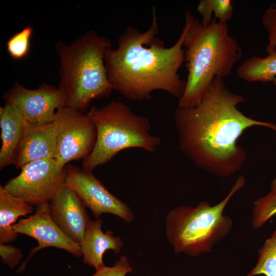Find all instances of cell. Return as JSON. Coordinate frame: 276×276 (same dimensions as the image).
<instances>
[{
	"mask_svg": "<svg viewBox=\"0 0 276 276\" xmlns=\"http://www.w3.org/2000/svg\"><path fill=\"white\" fill-rule=\"evenodd\" d=\"M33 31L32 26H26L11 37L6 42L7 52L14 60L22 59L28 55Z\"/></svg>",
	"mask_w": 276,
	"mask_h": 276,
	"instance_id": "cell-21",
	"label": "cell"
},
{
	"mask_svg": "<svg viewBox=\"0 0 276 276\" xmlns=\"http://www.w3.org/2000/svg\"><path fill=\"white\" fill-rule=\"evenodd\" d=\"M197 11L202 17L201 22L205 25L211 23L213 18L218 21L226 23L233 16L234 5L231 0H200Z\"/></svg>",
	"mask_w": 276,
	"mask_h": 276,
	"instance_id": "cell-18",
	"label": "cell"
},
{
	"mask_svg": "<svg viewBox=\"0 0 276 276\" xmlns=\"http://www.w3.org/2000/svg\"><path fill=\"white\" fill-rule=\"evenodd\" d=\"M56 129L54 160L61 168L72 160L85 159L97 139L95 125L84 112L67 107L60 109L54 121Z\"/></svg>",
	"mask_w": 276,
	"mask_h": 276,
	"instance_id": "cell-8",
	"label": "cell"
},
{
	"mask_svg": "<svg viewBox=\"0 0 276 276\" xmlns=\"http://www.w3.org/2000/svg\"><path fill=\"white\" fill-rule=\"evenodd\" d=\"M5 102L14 105L29 124L53 122L58 111L66 107L65 97L60 89L47 83L36 89L27 88L18 83L6 92Z\"/></svg>",
	"mask_w": 276,
	"mask_h": 276,
	"instance_id": "cell-10",
	"label": "cell"
},
{
	"mask_svg": "<svg viewBox=\"0 0 276 276\" xmlns=\"http://www.w3.org/2000/svg\"><path fill=\"white\" fill-rule=\"evenodd\" d=\"M56 149L54 122L29 124L14 166L21 169L27 164L42 159H54Z\"/></svg>",
	"mask_w": 276,
	"mask_h": 276,
	"instance_id": "cell-14",
	"label": "cell"
},
{
	"mask_svg": "<svg viewBox=\"0 0 276 276\" xmlns=\"http://www.w3.org/2000/svg\"><path fill=\"white\" fill-rule=\"evenodd\" d=\"M236 73L247 82H272L276 78V50L265 57L254 56L246 59L238 66Z\"/></svg>",
	"mask_w": 276,
	"mask_h": 276,
	"instance_id": "cell-17",
	"label": "cell"
},
{
	"mask_svg": "<svg viewBox=\"0 0 276 276\" xmlns=\"http://www.w3.org/2000/svg\"><path fill=\"white\" fill-rule=\"evenodd\" d=\"M34 206L8 192L0 186V243L9 244L18 236L13 228L17 219L34 214Z\"/></svg>",
	"mask_w": 276,
	"mask_h": 276,
	"instance_id": "cell-16",
	"label": "cell"
},
{
	"mask_svg": "<svg viewBox=\"0 0 276 276\" xmlns=\"http://www.w3.org/2000/svg\"><path fill=\"white\" fill-rule=\"evenodd\" d=\"M66 167L65 183L77 194L95 218L110 213L128 223L134 220V215L130 207L112 194L93 172L72 165Z\"/></svg>",
	"mask_w": 276,
	"mask_h": 276,
	"instance_id": "cell-9",
	"label": "cell"
},
{
	"mask_svg": "<svg viewBox=\"0 0 276 276\" xmlns=\"http://www.w3.org/2000/svg\"><path fill=\"white\" fill-rule=\"evenodd\" d=\"M183 39L185 61L188 74L178 107L198 105L215 77L228 76L241 58V48L228 32L227 23L213 18L205 25L187 9Z\"/></svg>",
	"mask_w": 276,
	"mask_h": 276,
	"instance_id": "cell-3",
	"label": "cell"
},
{
	"mask_svg": "<svg viewBox=\"0 0 276 276\" xmlns=\"http://www.w3.org/2000/svg\"><path fill=\"white\" fill-rule=\"evenodd\" d=\"M272 82L273 83V84H274V85L276 86V78L273 80V81H272Z\"/></svg>",
	"mask_w": 276,
	"mask_h": 276,
	"instance_id": "cell-25",
	"label": "cell"
},
{
	"mask_svg": "<svg viewBox=\"0 0 276 276\" xmlns=\"http://www.w3.org/2000/svg\"><path fill=\"white\" fill-rule=\"evenodd\" d=\"M270 192L254 202L251 225L254 229L261 227L276 215V178L270 185Z\"/></svg>",
	"mask_w": 276,
	"mask_h": 276,
	"instance_id": "cell-20",
	"label": "cell"
},
{
	"mask_svg": "<svg viewBox=\"0 0 276 276\" xmlns=\"http://www.w3.org/2000/svg\"><path fill=\"white\" fill-rule=\"evenodd\" d=\"M66 167L61 168L54 159L31 162L4 186L12 195L36 208L49 203L65 183Z\"/></svg>",
	"mask_w": 276,
	"mask_h": 276,
	"instance_id": "cell-7",
	"label": "cell"
},
{
	"mask_svg": "<svg viewBox=\"0 0 276 276\" xmlns=\"http://www.w3.org/2000/svg\"><path fill=\"white\" fill-rule=\"evenodd\" d=\"M49 208L53 220L60 229L80 245L91 220L77 194L64 183L49 202Z\"/></svg>",
	"mask_w": 276,
	"mask_h": 276,
	"instance_id": "cell-12",
	"label": "cell"
},
{
	"mask_svg": "<svg viewBox=\"0 0 276 276\" xmlns=\"http://www.w3.org/2000/svg\"><path fill=\"white\" fill-rule=\"evenodd\" d=\"M275 131V132H276V130Z\"/></svg>",
	"mask_w": 276,
	"mask_h": 276,
	"instance_id": "cell-26",
	"label": "cell"
},
{
	"mask_svg": "<svg viewBox=\"0 0 276 276\" xmlns=\"http://www.w3.org/2000/svg\"><path fill=\"white\" fill-rule=\"evenodd\" d=\"M245 184L239 176L229 193L220 202L208 201L196 206H179L171 210L165 219L166 237L175 254L192 257L210 252L214 246L228 235L233 221L224 210L233 196Z\"/></svg>",
	"mask_w": 276,
	"mask_h": 276,
	"instance_id": "cell-5",
	"label": "cell"
},
{
	"mask_svg": "<svg viewBox=\"0 0 276 276\" xmlns=\"http://www.w3.org/2000/svg\"><path fill=\"white\" fill-rule=\"evenodd\" d=\"M276 276V230L258 250L257 263L247 276Z\"/></svg>",
	"mask_w": 276,
	"mask_h": 276,
	"instance_id": "cell-19",
	"label": "cell"
},
{
	"mask_svg": "<svg viewBox=\"0 0 276 276\" xmlns=\"http://www.w3.org/2000/svg\"><path fill=\"white\" fill-rule=\"evenodd\" d=\"M246 101L231 91L223 79L215 77L200 103L177 107L174 122L181 150L199 168L219 177L235 174L243 165L245 150L238 144L243 132L254 126L276 130V125L244 114L237 105Z\"/></svg>",
	"mask_w": 276,
	"mask_h": 276,
	"instance_id": "cell-1",
	"label": "cell"
},
{
	"mask_svg": "<svg viewBox=\"0 0 276 276\" xmlns=\"http://www.w3.org/2000/svg\"><path fill=\"white\" fill-rule=\"evenodd\" d=\"M55 50L59 57L58 88L64 94L66 107L84 112L94 99L109 96L104 57L111 41L89 30L66 45L59 41Z\"/></svg>",
	"mask_w": 276,
	"mask_h": 276,
	"instance_id": "cell-4",
	"label": "cell"
},
{
	"mask_svg": "<svg viewBox=\"0 0 276 276\" xmlns=\"http://www.w3.org/2000/svg\"><path fill=\"white\" fill-rule=\"evenodd\" d=\"M29 123L13 104L0 107V169L14 165Z\"/></svg>",
	"mask_w": 276,
	"mask_h": 276,
	"instance_id": "cell-13",
	"label": "cell"
},
{
	"mask_svg": "<svg viewBox=\"0 0 276 276\" xmlns=\"http://www.w3.org/2000/svg\"><path fill=\"white\" fill-rule=\"evenodd\" d=\"M102 224L100 219L90 220L80 245L83 262L94 267L96 271L105 266L103 256L106 250H111L114 254H118L123 246L120 237L114 236L110 230L105 233L102 231Z\"/></svg>",
	"mask_w": 276,
	"mask_h": 276,
	"instance_id": "cell-15",
	"label": "cell"
},
{
	"mask_svg": "<svg viewBox=\"0 0 276 276\" xmlns=\"http://www.w3.org/2000/svg\"><path fill=\"white\" fill-rule=\"evenodd\" d=\"M18 234L35 239L38 245L33 248L27 258L15 271L24 272L32 257L41 249L53 247L65 250L75 257L82 256L80 246L70 239L53 220L50 213L49 203L43 204L35 209L34 214L20 219L13 226Z\"/></svg>",
	"mask_w": 276,
	"mask_h": 276,
	"instance_id": "cell-11",
	"label": "cell"
},
{
	"mask_svg": "<svg viewBox=\"0 0 276 276\" xmlns=\"http://www.w3.org/2000/svg\"><path fill=\"white\" fill-rule=\"evenodd\" d=\"M131 267L126 256H122L111 267L104 266L90 276H125L131 272Z\"/></svg>",
	"mask_w": 276,
	"mask_h": 276,
	"instance_id": "cell-23",
	"label": "cell"
},
{
	"mask_svg": "<svg viewBox=\"0 0 276 276\" xmlns=\"http://www.w3.org/2000/svg\"><path fill=\"white\" fill-rule=\"evenodd\" d=\"M1 261L13 269L20 262L23 254L19 248L10 244L0 243Z\"/></svg>",
	"mask_w": 276,
	"mask_h": 276,
	"instance_id": "cell-24",
	"label": "cell"
},
{
	"mask_svg": "<svg viewBox=\"0 0 276 276\" xmlns=\"http://www.w3.org/2000/svg\"><path fill=\"white\" fill-rule=\"evenodd\" d=\"M151 24L141 32L128 26L118 40V47L106 50L104 60L113 90L131 101L150 99L156 90L166 91L179 99L186 81L178 72L185 62L184 26L176 42L165 48L156 37L159 25L156 8L152 7Z\"/></svg>",
	"mask_w": 276,
	"mask_h": 276,
	"instance_id": "cell-2",
	"label": "cell"
},
{
	"mask_svg": "<svg viewBox=\"0 0 276 276\" xmlns=\"http://www.w3.org/2000/svg\"><path fill=\"white\" fill-rule=\"evenodd\" d=\"M86 114L95 125L97 139L92 152L83 161L85 170L93 172L124 149L139 148L153 152L160 144V138L150 133L149 119L120 101L113 100L101 108L92 106Z\"/></svg>",
	"mask_w": 276,
	"mask_h": 276,
	"instance_id": "cell-6",
	"label": "cell"
},
{
	"mask_svg": "<svg viewBox=\"0 0 276 276\" xmlns=\"http://www.w3.org/2000/svg\"><path fill=\"white\" fill-rule=\"evenodd\" d=\"M262 21L268 33V43L266 50L268 53L276 50V4L271 5L265 11Z\"/></svg>",
	"mask_w": 276,
	"mask_h": 276,
	"instance_id": "cell-22",
	"label": "cell"
}]
</instances>
